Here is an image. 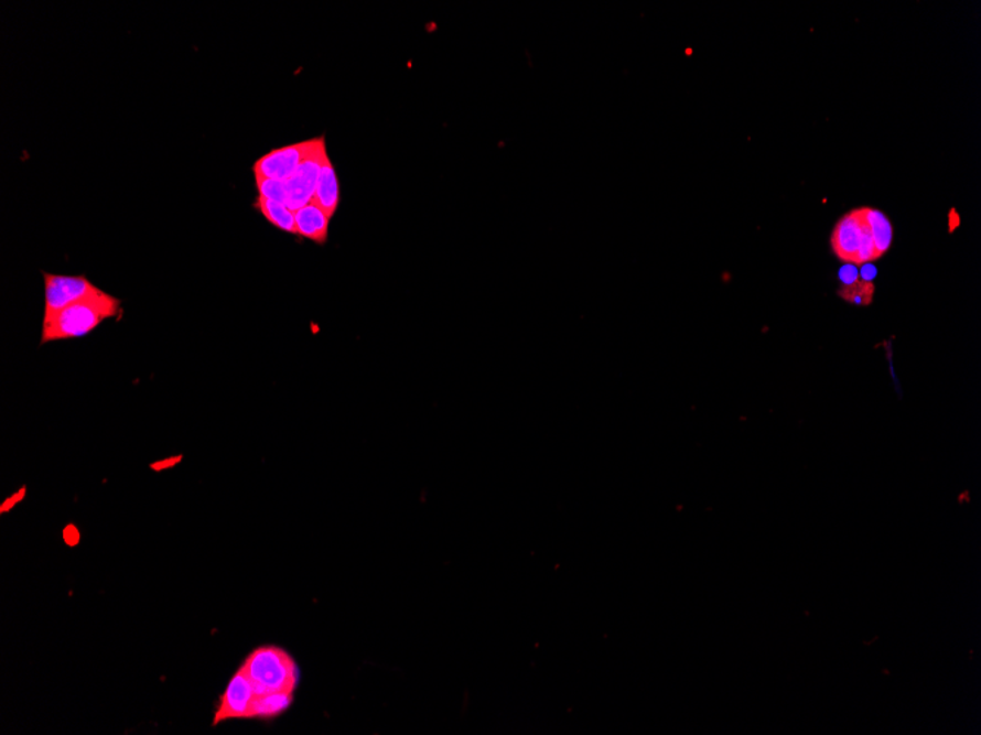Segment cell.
<instances>
[{"instance_id": "9c48e42d", "label": "cell", "mask_w": 981, "mask_h": 735, "mask_svg": "<svg viewBox=\"0 0 981 735\" xmlns=\"http://www.w3.org/2000/svg\"><path fill=\"white\" fill-rule=\"evenodd\" d=\"M339 202H342V192H339L337 172H335L333 162H331L328 154H326L324 162H322L320 180H317V187L315 197H313V203H316V205L320 206L331 219H333L334 215L337 214Z\"/></svg>"}, {"instance_id": "277c9868", "label": "cell", "mask_w": 981, "mask_h": 735, "mask_svg": "<svg viewBox=\"0 0 981 735\" xmlns=\"http://www.w3.org/2000/svg\"><path fill=\"white\" fill-rule=\"evenodd\" d=\"M44 279V314L43 322L56 316L62 310L69 307L78 301L87 299L100 292L95 283L86 277H64V274L43 273Z\"/></svg>"}, {"instance_id": "5b68a950", "label": "cell", "mask_w": 981, "mask_h": 735, "mask_svg": "<svg viewBox=\"0 0 981 735\" xmlns=\"http://www.w3.org/2000/svg\"><path fill=\"white\" fill-rule=\"evenodd\" d=\"M326 154H328V150H326L325 137L321 136L312 152L300 163L295 174L285 181L287 193H289L287 207L289 209L295 212L313 202L322 162Z\"/></svg>"}, {"instance_id": "52a82bcc", "label": "cell", "mask_w": 981, "mask_h": 735, "mask_svg": "<svg viewBox=\"0 0 981 735\" xmlns=\"http://www.w3.org/2000/svg\"><path fill=\"white\" fill-rule=\"evenodd\" d=\"M258 699L254 684L240 668L229 680L227 689L220 696L214 725L231 720H255Z\"/></svg>"}, {"instance_id": "30bf717a", "label": "cell", "mask_w": 981, "mask_h": 735, "mask_svg": "<svg viewBox=\"0 0 981 735\" xmlns=\"http://www.w3.org/2000/svg\"><path fill=\"white\" fill-rule=\"evenodd\" d=\"M864 216L867 219L870 233H872L877 257L881 259L890 251L892 240H894V228H892L890 218L881 210L864 207Z\"/></svg>"}, {"instance_id": "7c38bea8", "label": "cell", "mask_w": 981, "mask_h": 735, "mask_svg": "<svg viewBox=\"0 0 981 735\" xmlns=\"http://www.w3.org/2000/svg\"><path fill=\"white\" fill-rule=\"evenodd\" d=\"M839 295L852 304L869 305L873 300L874 285L867 281L852 282L850 285L843 287L839 291Z\"/></svg>"}, {"instance_id": "ba28073f", "label": "cell", "mask_w": 981, "mask_h": 735, "mask_svg": "<svg viewBox=\"0 0 981 735\" xmlns=\"http://www.w3.org/2000/svg\"><path fill=\"white\" fill-rule=\"evenodd\" d=\"M294 215L298 236L321 246L328 241L331 218L316 203H309L295 210Z\"/></svg>"}, {"instance_id": "6da1fadb", "label": "cell", "mask_w": 981, "mask_h": 735, "mask_svg": "<svg viewBox=\"0 0 981 735\" xmlns=\"http://www.w3.org/2000/svg\"><path fill=\"white\" fill-rule=\"evenodd\" d=\"M119 313L121 301L117 296L105 291L97 292L43 322L42 344L82 338L108 318L117 317Z\"/></svg>"}, {"instance_id": "8fae6325", "label": "cell", "mask_w": 981, "mask_h": 735, "mask_svg": "<svg viewBox=\"0 0 981 735\" xmlns=\"http://www.w3.org/2000/svg\"><path fill=\"white\" fill-rule=\"evenodd\" d=\"M255 207L262 214L263 218L267 219L269 224L273 225V227L281 229V231L287 234L298 236L295 215L289 207L282 205V203L267 201V198L263 197H258Z\"/></svg>"}, {"instance_id": "8992f818", "label": "cell", "mask_w": 981, "mask_h": 735, "mask_svg": "<svg viewBox=\"0 0 981 735\" xmlns=\"http://www.w3.org/2000/svg\"><path fill=\"white\" fill-rule=\"evenodd\" d=\"M317 139L284 145V148L273 149L271 152L263 154L254 165L255 179L290 180L298 171L300 163L315 148Z\"/></svg>"}, {"instance_id": "3957f363", "label": "cell", "mask_w": 981, "mask_h": 735, "mask_svg": "<svg viewBox=\"0 0 981 735\" xmlns=\"http://www.w3.org/2000/svg\"><path fill=\"white\" fill-rule=\"evenodd\" d=\"M830 242L834 255L848 264L872 263L878 259L864 207L852 210L838 220Z\"/></svg>"}, {"instance_id": "7a4b0ae2", "label": "cell", "mask_w": 981, "mask_h": 735, "mask_svg": "<svg viewBox=\"0 0 981 735\" xmlns=\"http://www.w3.org/2000/svg\"><path fill=\"white\" fill-rule=\"evenodd\" d=\"M241 670L249 677L258 698L267 694H294L300 672L293 657L278 646H260L247 655Z\"/></svg>"}, {"instance_id": "4fadbf2b", "label": "cell", "mask_w": 981, "mask_h": 735, "mask_svg": "<svg viewBox=\"0 0 981 735\" xmlns=\"http://www.w3.org/2000/svg\"><path fill=\"white\" fill-rule=\"evenodd\" d=\"M256 188H258L259 197L267 201L282 203L287 206L289 203V193H287L285 181L255 179Z\"/></svg>"}]
</instances>
